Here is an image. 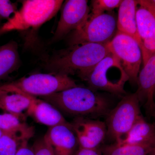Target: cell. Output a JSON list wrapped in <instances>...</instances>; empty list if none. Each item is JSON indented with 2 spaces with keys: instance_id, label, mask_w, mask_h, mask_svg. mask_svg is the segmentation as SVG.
Masks as SVG:
<instances>
[{
  "instance_id": "d6986e66",
  "label": "cell",
  "mask_w": 155,
  "mask_h": 155,
  "mask_svg": "<svg viewBox=\"0 0 155 155\" xmlns=\"http://www.w3.org/2000/svg\"><path fill=\"white\" fill-rule=\"evenodd\" d=\"M19 61L16 42L12 41L0 46V79L14 72L18 67Z\"/></svg>"
},
{
  "instance_id": "5b68a950",
  "label": "cell",
  "mask_w": 155,
  "mask_h": 155,
  "mask_svg": "<svg viewBox=\"0 0 155 155\" xmlns=\"http://www.w3.org/2000/svg\"><path fill=\"white\" fill-rule=\"evenodd\" d=\"M78 86L69 76L56 73H38L0 86L5 90L39 97Z\"/></svg>"
},
{
  "instance_id": "4316f807",
  "label": "cell",
  "mask_w": 155,
  "mask_h": 155,
  "mask_svg": "<svg viewBox=\"0 0 155 155\" xmlns=\"http://www.w3.org/2000/svg\"><path fill=\"white\" fill-rule=\"evenodd\" d=\"M74 155H103L101 152L98 149H85L79 147Z\"/></svg>"
},
{
  "instance_id": "7c38bea8",
  "label": "cell",
  "mask_w": 155,
  "mask_h": 155,
  "mask_svg": "<svg viewBox=\"0 0 155 155\" xmlns=\"http://www.w3.org/2000/svg\"><path fill=\"white\" fill-rule=\"evenodd\" d=\"M136 94L148 114H155V54L143 65L137 78Z\"/></svg>"
},
{
  "instance_id": "cb8c5ba5",
  "label": "cell",
  "mask_w": 155,
  "mask_h": 155,
  "mask_svg": "<svg viewBox=\"0 0 155 155\" xmlns=\"http://www.w3.org/2000/svg\"><path fill=\"white\" fill-rule=\"evenodd\" d=\"M17 10L16 3L8 0H0V22L3 20H9Z\"/></svg>"
},
{
  "instance_id": "83f0119b",
  "label": "cell",
  "mask_w": 155,
  "mask_h": 155,
  "mask_svg": "<svg viewBox=\"0 0 155 155\" xmlns=\"http://www.w3.org/2000/svg\"><path fill=\"white\" fill-rule=\"evenodd\" d=\"M148 155H155V143L151 151Z\"/></svg>"
},
{
  "instance_id": "2e32d148",
  "label": "cell",
  "mask_w": 155,
  "mask_h": 155,
  "mask_svg": "<svg viewBox=\"0 0 155 155\" xmlns=\"http://www.w3.org/2000/svg\"><path fill=\"white\" fill-rule=\"evenodd\" d=\"M115 143L118 144H140L155 143V125L140 116L130 130Z\"/></svg>"
},
{
  "instance_id": "8fae6325",
  "label": "cell",
  "mask_w": 155,
  "mask_h": 155,
  "mask_svg": "<svg viewBox=\"0 0 155 155\" xmlns=\"http://www.w3.org/2000/svg\"><path fill=\"white\" fill-rule=\"evenodd\" d=\"M44 137L54 155H74L78 148L77 137L71 123L49 127Z\"/></svg>"
},
{
  "instance_id": "30bf717a",
  "label": "cell",
  "mask_w": 155,
  "mask_h": 155,
  "mask_svg": "<svg viewBox=\"0 0 155 155\" xmlns=\"http://www.w3.org/2000/svg\"><path fill=\"white\" fill-rule=\"evenodd\" d=\"M70 123L79 147L98 149L107 135L106 123L100 120L77 117Z\"/></svg>"
},
{
  "instance_id": "e0dca14e",
  "label": "cell",
  "mask_w": 155,
  "mask_h": 155,
  "mask_svg": "<svg viewBox=\"0 0 155 155\" xmlns=\"http://www.w3.org/2000/svg\"><path fill=\"white\" fill-rule=\"evenodd\" d=\"M32 96L0 89V107L11 114L25 119Z\"/></svg>"
},
{
  "instance_id": "f546056e",
  "label": "cell",
  "mask_w": 155,
  "mask_h": 155,
  "mask_svg": "<svg viewBox=\"0 0 155 155\" xmlns=\"http://www.w3.org/2000/svg\"><path fill=\"white\" fill-rule=\"evenodd\" d=\"M153 1L154 2L155 4V0H153Z\"/></svg>"
},
{
  "instance_id": "5bb4252c",
  "label": "cell",
  "mask_w": 155,
  "mask_h": 155,
  "mask_svg": "<svg viewBox=\"0 0 155 155\" xmlns=\"http://www.w3.org/2000/svg\"><path fill=\"white\" fill-rule=\"evenodd\" d=\"M25 121L0 107V130L3 134L12 136L20 141L29 140L34 135L35 129Z\"/></svg>"
},
{
  "instance_id": "9a60e30c",
  "label": "cell",
  "mask_w": 155,
  "mask_h": 155,
  "mask_svg": "<svg viewBox=\"0 0 155 155\" xmlns=\"http://www.w3.org/2000/svg\"><path fill=\"white\" fill-rule=\"evenodd\" d=\"M137 0H123L119 7L117 18V30L135 40L141 48L136 19Z\"/></svg>"
},
{
  "instance_id": "484cf974",
  "label": "cell",
  "mask_w": 155,
  "mask_h": 155,
  "mask_svg": "<svg viewBox=\"0 0 155 155\" xmlns=\"http://www.w3.org/2000/svg\"><path fill=\"white\" fill-rule=\"evenodd\" d=\"M16 155H35L32 146L28 144V140H24L19 145Z\"/></svg>"
},
{
  "instance_id": "52a82bcc",
  "label": "cell",
  "mask_w": 155,
  "mask_h": 155,
  "mask_svg": "<svg viewBox=\"0 0 155 155\" xmlns=\"http://www.w3.org/2000/svg\"><path fill=\"white\" fill-rule=\"evenodd\" d=\"M117 18L114 14L104 13L97 17L89 16L82 26L70 34L71 46L84 43L107 44L117 32Z\"/></svg>"
},
{
  "instance_id": "6da1fadb",
  "label": "cell",
  "mask_w": 155,
  "mask_h": 155,
  "mask_svg": "<svg viewBox=\"0 0 155 155\" xmlns=\"http://www.w3.org/2000/svg\"><path fill=\"white\" fill-rule=\"evenodd\" d=\"M39 98L49 103L62 114L75 118L107 116L112 109L106 97L84 87L77 86Z\"/></svg>"
},
{
  "instance_id": "f1b7e54d",
  "label": "cell",
  "mask_w": 155,
  "mask_h": 155,
  "mask_svg": "<svg viewBox=\"0 0 155 155\" xmlns=\"http://www.w3.org/2000/svg\"><path fill=\"white\" fill-rule=\"evenodd\" d=\"M3 133L2 132V130H0V138H1V137L2 136V135H3Z\"/></svg>"
},
{
  "instance_id": "603a6c76",
  "label": "cell",
  "mask_w": 155,
  "mask_h": 155,
  "mask_svg": "<svg viewBox=\"0 0 155 155\" xmlns=\"http://www.w3.org/2000/svg\"><path fill=\"white\" fill-rule=\"evenodd\" d=\"M141 49L143 65L155 54V27L149 35L143 40Z\"/></svg>"
},
{
  "instance_id": "ba28073f",
  "label": "cell",
  "mask_w": 155,
  "mask_h": 155,
  "mask_svg": "<svg viewBox=\"0 0 155 155\" xmlns=\"http://www.w3.org/2000/svg\"><path fill=\"white\" fill-rule=\"evenodd\" d=\"M107 45L110 52L118 59L127 74L129 81L137 84L143 63L141 49L137 42L131 37L117 31Z\"/></svg>"
},
{
  "instance_id": "4fadbf2b",
  "label": "cell",
  "mask_w": 155,
  "mask_h": 155,
  "mask_svg": "<svg viewBox=\"0 0 155 155\" xmlns=\"http://www.w3.org/2000/svg\"><path fill=\"white\" fill-rule=\"evenodd\" d=\"M27 115L32 117L38 123L49 127L58 125H70L57 108L36 97H32Z\"/></svg>"
},
{
  "instance_id": "44dd1931",
  "label": "cell",
  "mask_w": 155,
  "mask_h": 155,
  "mask_svg": "<svg viewBox=\"0 0 155 155\" xmlns=\"http://www.w3.org/2000/svg\"><path fill=\"white\" fill-rule=\"evenodd\" d=\"M122 0H93L91 2V13L89 16L95 17L119 8Z\"/></svg>"
},
{
  "instance_id": "d4e9b609",
  "label": "cell",
  "mask_w": 155,
  "mask_h": 155,
  "mask_svg": "<svg viewBox=\"0 0 155 155\" xmlns=\"http://www.w3.org/2000/svg\"><path fill=\"white\" fill-rule=\"evenodd\" d=\"M32 147L35 155H54L51 148L44 137L35 142Z\"/></svg>"
},
{
  "instance_id": "277c9868",
  "label": "cell",
  "mask_w": 155,
  "mask_h": 155,
  "mask_svg": "<svg viewBox=\"0 0 155 155\" xmlns=\"http://www.w3.org/2000/svg\"><path fill=\"white\" fill-rule=\"evenodd\" d=\"M64 3L61 0H26L11 19L0 28V35L12 30L38 28L51 19Z\"/></svg>"
},
{
  "instance_id": "7a4b0ae2",
  "label": "cell",
  "mask_w": 155,
  "mask_h": 155,
  "mask_svg": "<svg viewBox=\"0 0 155 155\" xmlns=\"http://www.w3.org/2000/svg\"><path fill=\"white\" fill-rule=\"evenodd\" d=\"M107 44L84 43L71 46L48 64L50 73L81 77L110 53Z\"/></svg>"
},
{
  "instance_id": "7402d4cb",
  "label": "cell",
  "mask_w": 155,
  "mask_h": 155,
  "mask_svg": "<svg viewBox=\"0 0 155 155\" xmlns=\"http://www.w3.org/2000/svg\"><path fill=\"white\" fill-rule=\"evenodd\" d=\"M22 142L12 136L3 134L0 138V155H16Z\"/></svg>"
},
{
  "instance_id": "3957f363",
  "label": "cell",
  "mask_w": 155,
  "mask_h": 155,
  "mask_svg": "<svg viewBox=\"0 0 155 155\" xmlns=\"http://www.w3.org/2000/svg\"><path fill=\"white\" fill-rule=\"evenodd\" d=\"M80 78L94 91H101L116 95L126 93L125 84L129 81L119 60L110 52Z\"/></svg>"
},
{
  "instance_id": "ffe728a7",
  "label": "cell",
  "mask_w": 155,
  "mask_h": 155,
  "mask_svg": "<svg viewBox=\"0 0 155 155\" xmlns=\"http://www.w3.org/2000/svg\"><path fill=\"white\" fill-rule=\"evenodd\" d=\"M155 143L109 145L104 147V155H148Z\"/></svg>"
},
{
  "instance_id": "9c48e42d",
  "label": "cell",
  "mask_w": 155,
  "mask_h": 155,
  "mask_svg": "<svg viewBox=\"0 0 155 155\" xmlns=\"http://www.w3.org/2000/svg\"><path fill=\"white\" fill-rule=\"evenodd\" d=\"M61 8V17L53 37L54 40L63 38L80 28L90 14L86 0H67Z\"/></svg>"
},
{
  "instance_id": "8992f818",
  "label": "cell",
  "mask_w": 155,
  "mask_h": 155,
  "mask_svg": "<svg viewBox=\"0 0 155 155\" xmlns=\"http://www.w3.org/2000/svg\"><path fill=\"white\" fill-rule=\"evenodd\" d=\"M140 104L135 93L127 95L106 116L107 135L115 142L119 141L130 130L141 116Z\"/></svg>"
},
{
  "instance_id": "ac0fdd59",
  "label": "cell",
  "mask_w": 155,
  "mask_h": 155,
  "mask_svg": "<svg viewBox=\"0 0 155 155\" xmlns=\"http://www.w3.org/2000/svg\"><path fill=\"white\" fill-rule=\"evenodd\" d=\"M136 19L143 42L155 27V4L153 0H137Z\"/></svg>"
}]
</instances>
